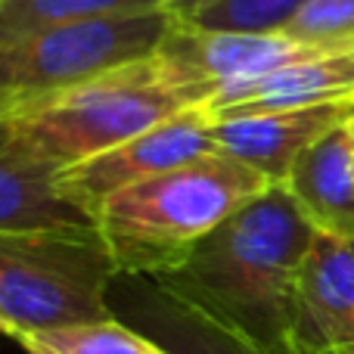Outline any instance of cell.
Wrapping results in <instances>:
<instances>
[{
	"label": "cell",
	"mask_w": 354,
	"mask_h": 354,
	"mask_svg": "<svg viewBox=\"0 0 354 354\" xmlns=\"http://www.w3.org/2000/svg\"><path fill=\"white\" fill-rule=\"evenodd\" d=\"M308 0H208L177 22L196 25L208 31H239V35H286L292 19L301 12Z\"/></svg>",
	"instance_id": "cell-16"
},
{
	"label": "cell",
	"mask_w": 354,
	"mask_h": 354,
	"mask_svg": "<svg viewBox=\"0 0 354 354\" xmlns=\"http://www.w3.org/2000/svg\"><path fill=\"white\" fill-rule=\"evenodd\" d=\"M118 270L91 230L0 233V333H47L115 317Z\"/></svg>",
	"instance_id": "cell-4"
},
{
	"label": "cell",
	"mask_w": 354,
	"mask_h": 354,
	"mask_svg": "<svg viewBox=\"0 0 354 354\" xmlns=\"http://www.w3.org/2000/svg\"><path fill=\"white\" fill-rule=\"evenodd\" d=\"M199 3H208V0H168V10H171V16H183L187 10H193Z\"/></svg>",
	"instance_id": "cell-19"
},
{
	"label": "cell",
	"mask_w": 354,
	"mask_h": 354,
	"mask_svg": "<svg viewBox=\"0 0 354 354\" xmlns=\"http://www.w3.org/2000/svg\"><path fill=\"white\" fill-rule=\"evenodd\" d=\"M268 183L249 165L212 153L109 196L93 212L118 277H162Z\"/></svg>",
	"instance_id": "cell-2"
},
{
	"label": "cell",
	"mask_w": 354,
	"mask_h": 354,
	"mask_svg": "<svg viewBox=\"0 0 354 354\" xmlns=\"http://www.w3.org/2000/svg\"><path fill=\"white\" fill-rule=\"evenodd\" d=\"M12 339L28 354H171L162 342L118 317L47 333H19Z\"/></svg>",
	"instance_id": "cell-15"
},
{
	"label": "cell",
	"mask_w": 354,
	"mask_h": 354,
	"mask_svg": "<svg viewBox=\"0 0 354 354\" xmlns=\"http://www.w3.org/2000/svg\"><path fill=\"white\" fill-rule=\"evenodd\" d=\"M168 0H0V47L59 25L165 10Z\"/></svg>",
	"instance_id": "cell-14"
},
{
	"label": "cell",
	"mask_w": 354,
	"mask_h": 354,
	"mask_svg": "<svg viewBox=\"0 0 354 354\" xmlns=\"http://www.w3.org/2000/svg\"><path fill=\"white\" fill-rule=\"evenodd\" d=\"M289 354H354V239L314 236L295 286Z\"/></svg>",
	"instance_id": "cell-8"
},
{
	"label": "cell",
	"mask_w": 354,
	"mask_h": 354,
	"mask_svg": "<svg viewBox=\"0 0 354 354\" xmlns=\"http://www.w3.org/2000/svg\"><path fill=\"white\" fill-rule=\"evenodd\" d=\"M314 236L292 193L274 183L199 239L177 268L149 280L233 342L289 354L295 286Z\"/></svg>",
	"instance_id": "cell-1"
},
{
	"label": "cell",
	"mask_w": 354,
	"mask_h": 354,
	"mask_svg": "<svg viewBox=\"0 0 354 354\" xmlns=\"http://www.w3.org/2000/svg\"><path fill=\"white\" fill-rule=\"evenodd\" d=\"M131 292H134V308L143 326L159 333L156 342H162L171 354H261L245 345L233 342L212 324L196 317L183 305H177L171 295H165L149 277H128Z\"/></svg>",
	"instance_id": "cell-13"
},
{
	"label": "cell",
	"mask_w": 354,
	"mask_h": 354,
	"mask_svg": "<svg viewBox=\"0 0 354 354\" xmlns=\"http://www.w3.org/2000/svg\"><path fill=\"white\" fill-rule=\"evenodd\" d=\"M345 122H348V128H351V134H354V97L348 100V118H345Z\"/></svg>",
	"instance_id": "cell-20"
},
{
	"label": "cell",
	"mask_w": 354,
	"mask_h": 354,
	"mask_svg": "<svg viewBox=\"0 0 354 354\" xmlns=\"http://www.w3.org/2000/svg\"><path fill=\"white\" fill-rule=\"evenodd\" d=\"M354 97V44L320 50L299 62L277 68L252 84L224 91L208 103L214 118L258 115V112L311 109V106L348 103Z\"/></svg>",
	"instance_id": "cell-10"
},
{
	"label": "cell",
	"mask_w": 354,
	"mask_h": 354,
	"mask_svg": "<svg viewBox=\"0 0 354 354\" xmlns=\"http://www.w3.org/2000/svg\"><path fill=\"white\" fill-rule=\"evenodd\" d=\"M212 124L214 115L208 112V106L183 109L156 128L143 131L81 165L59 171V187L75 205H81L93 218V212L109 196L212 153Z\"/></svg>",
	"instance_id": "cell-7"
},
{
	"label": "cell",
	"mask_w": 354,
	"mask_h": 354,
	"mask_svg": "<svg viewBox=\"0 0 354 354\" xmlns=\"http://www.w3.org/2000/svg\"><path fill=\"white\" fill-rule=\"evenodd\" d=\"M93 218L59 187V171L19 147L0 115V233L91 230Z\"/></svg>",
	"instance_id": "cell-11"
},
{
	"label": "cell",
	"mask_w": 354,
	"mask_h": 354,
	"mask_svg": "<svg viewBox=\"0 0 354 354\" xmlns=\"http://www.w3.org/2000/svg\"><path fill=\"white\" fill-rule=\"evenodd\" d=\"M345 118H348V103L214 118L212 143L218 153L249 165L268 183H286L299 156Z\"/></svg>",
	"instance_id": "cell-9"
},
{
	"label": "cell",
	"mask_w": 354,
	"mask_h": 354,
	"mask_svg": "<svg viewBox=\"0 0 354 354\" xmlns=\"http://www.w3.org/2000/svg\"><path fill=\"white\" fill-rule=\"evenodd\" d=\"M286 35L317 47L354 44V0H308Z\"/></svg>",
	"instance_id": "cell-17"
},
{
	"label": "cell",
	"mask_w": 354,
	"mask_h": 354,
	"mask_svg": "<svg viewBox=\"0 0 354 354\" xmlns=\"http://www.w3.org/2000/svg\"><path fill=\"white\" fill-rule=\"evenodd\" d=\"M174 25L171 10L103 16L37 31L0 47V91L41 97L147 62Z\"/></svg>",
	"instance_id": "cell-5"
},
{
	"label": "cell",
	"mask_w": 354,
	"mask_h": 354,
	"mask_svg": "<svg viewBox=\"0 0 354 354\" xmlns=\"http://www.w3.org/2000/svg\"><path fill=\"white\" fill-rule=\"evenodd\" d=\"M283 187L317 233L354 239V134L348 122L317 137Z\"/></svg>",
	"instance_id": "cell-12"
},
{
	"label": "cell",
	"mask_w": 354,
	"mask_h": 354,
	"mask_svg": "<svg viewBox=\"0 0 354 354\" xmlns=\"http://www.w3.org/2000/svg\"><path fill=\"white\" fill-rule=\"evenodd\" d=\"M193 106L205 103L177 84L153 56L78 87L25 97L6 112V124L22 149L66 171Z\"/></svg>",
	"instance_id": "cell-3"
},
{
	"label": "cell",
	"mask_w": 354,
	"mask_h": 354,
	"mask_svg": "<svg viewBox=\"0 0 354 354\" xmlns=\"http://www.w3.org/2000/svg\"><path fill=\"white\" fill-rule=\"evenodd\" d=\"M317 44L295 41L289 35H239V31H208L177 22L162 41L156 59L180 87L199 103H212L218 93L252 84L277 68L314 56Z\"/></svg>",
	"instance_id": "cell-6"
},
{
	"label": "cell",
	"mask_w": 354,
	"mask_h": 354,
	"mask_svg": "<svg viewBox=\"0 0 354 354\" xmlns=\"http://www.w3.org/2000/svg\"><path fill=\"white\" fill-rule=\"evenodd\" d=\"M22 93H10V91H0V115H6V112H12L19 103H22Z\"/></svg>",
	"instance_id": "cell-18"
}]
</instances>
